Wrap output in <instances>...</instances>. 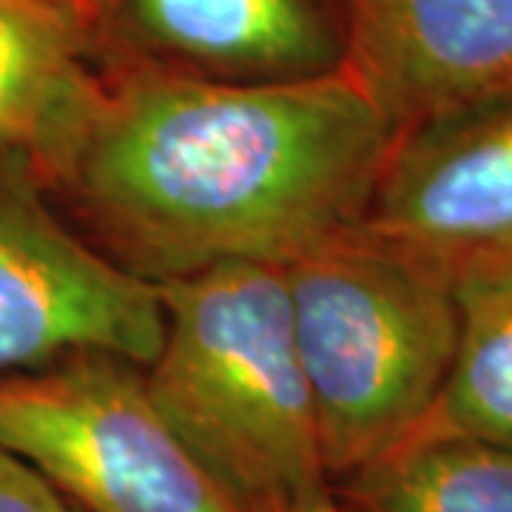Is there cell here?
Returning a JSON list of instances; mask_svg holds the SVG:
<instances>
[{
	"label": "cell",
	"mask_w": 512,
	"mask_h": 512,
	"mask_svg": "<svg viewBox=\"0 0 512 512\" xmlns=\"http://www.w3.org/2000/svg\"><path fill=\"white\" fill-rule=\"evenodd\" d=\"M342 512H512V453L461 439H410L336 478Z\"/></svg>",
	"instance_id": "8fae6325"
},
{
	"label": "cell",
	"mask_w": 512,
	"mask_h": 512,
	"mask_svg": "<svg viewBox=\"0 0 512 512\" xmlns=\"http://www.w3.org/2000/svg\"><path fill=\"white\" fill-rule=\"evenodd\" d=\"M0 512H74L35 470L0 444Z\"/></svg>",
	"instance_id": "7c38bea8"
},
{
	"label": "cell",
	"mask_w": 512,
	"mask_h": 512,
	"mask_svg": "<svg viewBox=\"0 0 512 512\" xmlns=\"http://www.w3.org/2000/svg\"><path fill=\"white\" fill-rule=\"evenodd\" d=\"M94 52L97 0H0V157L43 180L100 80Z\"/></svg>",
	"instance_id": "9c48e42d"
},
{
	"label": "cell",
	"mask_w": 512,
	"mask_h": 512,
	"mask_svg": "<svg viewBox=\"0 0 512 512\" xmlns=\"http://www.w3.org/2000/svg\"><path fill=\"white\" fill-rule=\"evenodd\" d=\"M0 444L74 512H239L165 421L143 365L111 353L3 376Z\"/></svg>",
	"instance_id": "277c9868"
},
{
	"label": "cell",
	"mask_w": 512,
	"mask_h": 512,
	"mask_svg": "<svg viewBox=\"0 0 512 512\" xmlns=\"http://www.w3.org/2000/svg\"><path fill=\"white\" fill-rule=\"evenodd\" d=\"M160 339L157 282L77 237L32 168L0 157V379L74 353L146 367Z\"/></svg>",
	"instance_id": "5b68a950"
},
{
	"label": "cell",
	"mask_w": 512,
	"mask_h": 512,
	"mask_svg": "<svg viewBox=\"0 0 512 512\" xmlns=\"http://www.w3.org/2000/svg\"><path fill=\"white\" fill-rule=\"evenodd\" d=\"M291 512H342V510H339V504H336L333 490H330V484H328L325 490H319V493H313L311 498H305L302 504H296Z\"/></svg>",
	"instance_id": "4fadbf2b"
},
{
	"label": "cell",
	"mask_w": 512,
	"mask_h": 512,
	"mask_svg": "<svg viewBox=\"0 0 512 512\" xmlns=\"http://www.w3.org/2000/svg\"><path fill=\"white\" fill-rule=\"evenodd\" d=\"M399 131L345 63L228 80L131 57L100 72L40 183L151 282L285 265L362 225Z\"/></svg>",
	"instance_id": "6da1fadb"
},
{
	"label": "cell",
	"mask_w": 512,
	"mask_h": 512,
	"mask_svg": "<svg viewBox=\"0 0 512 512\" xmlns=\"http://www.w3.org/2000/svg\"><path fill=\"white\" fill-rule=\"evenodd\" d=\"M328 478L410 439L456 353L453 282L362 225L282 265Z\"/></svg>",
	"instance_id": "3957f363"
},
{
	"label": "cell",
	"mask_w": 512,
	"mask_h": 512,
	"mask_svg": "<svg viewBox=\"0 0 512 512\" xmlns=\"http://www.w3.org/2000/svg\"><path fill=\"white\" fill-rule=\"evenodd\" d=\"M134 40L180 72L279 80L336 69L342 35L313 0H114Z\"/></svg>",
	"instance_id": "ba28073f"
},
{
	"label": "cell",
	"mask_w": 512,
	"mask_h": 512,
	"mask_svg": "<svg viewBox=\"0 0 512 512\" xmlns=\"http://www.w3.org/2000/svg\"><path fill=\"white\" fill-rule=\"evenodd\" d=\"M453 296L456 353L410 439L476 441L512 453V265L456 276Z\"/></svg>",
	"instance_id": "30bf717a"
},
{
	"label": "cell",
	"mask_w": 512,
	"mask_h": 512,
	"mask_svg": "<svg viewBox=\"0 0 512 512\" xmlns=\"http://www.w3.org/2000/svg\"><path fill=\"white\" fill-rule=\"evenodd\" d=\"M157 291L163 339L143 376L205 473L239 512H291L325 490L282 265L220 262Z\"/></svg>",
	"instance_id": "7a4b0ae2"
},
{
	"label": "cell",
	"mask_w": 512,
	"mask_h": 512,
	"mask_svg": "<svg viewBox=\"0 0 512 512\" xmlns=\"http://www.w3.org/2000/svg\"><path fill=\"white\" fill-rule=\"evenodd\" d=\"M342 43L399 128L512 94V0H345Z\"/></svg>",
	"instance_id": "52a82bcc"
},
{
	"label": "cell",
	"mask_w": 512,
	"mask_h": 512,
	"mask_svg": "<svg viewBox=\"0 0 512 512\" xmlns=\"http://www.w3.org/2000/svg\"><path fill=\"white\" fill-rule=\"evenodd\" d=\"M362 228L450 282L512 265V94L402 128Z\"/></svg>",
	"instance_id": "8992f818"
}]
</instances>
